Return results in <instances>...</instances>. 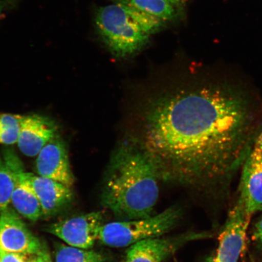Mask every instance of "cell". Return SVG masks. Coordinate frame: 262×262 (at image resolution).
I'll use <instances>...</instances> for the list:
<instances>
[{
    "instance_id": "6da1fadb",
    "label": "cell",
    "mask_w": 262,
    "mask_h": 262,
    "mask_svg": "<svg viewBox=\"0 0 262 262\" xmlns=\"http://www.w3.org/2000/svg\"><path fill=\"white\" fill-rule=\"evenodd\" d=\"M139 142L160 179L211 185L231 178L255 136L257 111L250 93L227 81L184 85L150 101Z\"/></svg>"
},
{
    "instance_id": "7a4b0ae2",
    "label": "cell",
    "mask_w": 262,
    "mask_h": 262,
    "mask_svg": "<svg viewBox=\"0 0 262 262\" xmlns=\"http://www.w3.org/2000/svg\"><path fill=\"white\" fill-rule=\"evenodd\" d=\"M160 176L139 141L117 147L107 167L103 205L130 220L150 217L159 198Z\"/></svg>"
},
{
    "instance_id": "3957f363",
    "label": "cell",
    "mask_w": 262,
    "mask_h": 262,
    "mask_svg": "<svg viewBox=\"0 0 262 262\" xmlns=\"http://www.w3.org/2000/svg\"><path fill=\"white\" fill-rule=\"evenodd\" d=\"M95 25L101 41L115 57L125 59L138 53L150 35L124 6L114 3L97 9Z\"/></svg>"
},
{
    "instance_id": "277c9868",
    "label": "cell",
    "mask_w": 262,
    "mask_h": 262,
    "mask_svg": "<svg viewBox=\"0 0 262 262\" xmlns=\"http://www.w3.org/2000/svg\"><path fill=\"white\" fill-rule=\"evenodd\" d=\"M181 215V209L172 206L149 217L111 222L102 225L98 239L109 247H129L146 239L161 236L174 227Z\"/></svg>"
},
{
    "instance_id": "5b68a950",
    "label": "cell",
    "mask_w": 262,
    "mask_h": 262,
    "mask_svg": "<svg viewBox=\"0 0 262 262\" xmlns=\"http://www.w3.org/2000/svg\"><path fill=\"white\" fill-rule=\"evenodd\" d=\"M3 158L14 167L18 175L37 196L45 215L58 212L73 199L71 188L62 183L40 176L26 172L24 165L11 149L3 150Z\"/></svg>"
},
{
    "instance_id": "8992f818",
    "label": "cell",
    "mask_w": 262,
    "mask_h": 262,
    "mask_svg": "<svg viewBox=\"0 0 262 262\" xmlns=\"http://www.w3.org/2000/svg\"><path fill=\"white\" fill-rule=\"evenodd\" d=\"M242 165L238 201L252 216L262 211V130L255 136Z\"/></svg>"
},
{
    "instance_id": "52a82bcc",
    "label": "cell",
    "mask_w": 262,
    "mask_h": 262,
    "mask_svg": "<svg viewBox=\"0 0 262 262\" xmlns=\"http://www.w3.org/2000/svg\"><path fill=\"white\" fill-rule=\"evenodd\" d=\"M251 217L238 201L229 212L219 234L218 248L215 253L216 262H238L246 248Z\"/></svg>"
},
{
    "instance_id": "ba28073f",
    "label": "cell",
    "mask_w": 262,
    "mask_h": 262,
    "mask_svg": "<svg viewBox=\"0 0 262 262\" xmlns=\"http://www.w3.org/2000/svg\"><path fill=\"white\" fill-rule=\"evenodd\" d=\"M102 220L100 212L88 213L55 223L49 231L71 247L88 250L98 238Z\"/></svg>"
},
{
    "instance_id": "9c48e42d",
    "label": "cell",
    "mask_w": 262,
    "mask_h": 262,
    "mask_svg": "<svg viewBox=\"0 0 262 262\" xmlns=\"http://www.w3.org/2000/svg\"><path fill=\"white\" fill-rule=\"evenodd\" d=\"M44 247L19 215L8 207L0 213V249L11 253L35 255Z\"/></svg>"
},
{
    "instance_id": "30bf717a",
    "label": "cell",
    "mask_w": 262,
    "mask_h": 262,
    "mask_svg": "<svg viewBox=\"0 0 262 262\" xmlns=\"http://www.w3.org/2000/svg\"><path fill=\"white\" fill-rule=\"evenodd\" d=\"M212 237L210 232H189L174 237H155L137 242L127 251L125 262H163L188 242Z\"/></svg>"
},
{
    "instance_id": "8fae6325",
    "label": "cell",
    "mask_w": 262,
    "mask_h": 262,
    "mask_svg": "<svg viewBox=\"0 0 262 262\" xmlns=\"http://www.w3.org/2000/svg\"><path fill=\"white\" fill-rule=\"evenodd\" d=\"M36 169L39 176L55 180L68 187L74 184L67 145L58 135L46 145L37 155Z\"/></svg>"
},
{
    "instance_id": "7c38bea8",
    "label": "cell",
    "mask_w": 262,
    "mask_h": 262,
    "mask_svg": "<svg viewBox=\"0 0 262 262\" xmlns=\"http://www.w3.org/2000/svg\"><path fill=\"white\" fill-rule=\"evenodd\" d=\"M57 136L58 126L53 120L40 115H29L23 116L16 143L24 155L34 157Z\"/></svg>"
},
{
    "instance_id": "4fadbf2b",
    "label": "cell",
    "mask_w": 262,
    "mask_h": 262,
    "mask_svg": "<svg viewBox=\"0 0 262 262\" xmlns=\"http://www.w3.org/2000/svg\"><path fill=\"white\" fill-rule=\"evenodd\" d=\"M5 161L16 178V185L11 198L13 206L24 217L32 222L38 221L43 215L40 202L31 188L19 178L14 167L6 160Z\"/></svg>"
},
{
    "instance_id": "5bb4252c",
    "label": "cell",
    "mask_w": 262,
    "mask_h": 262,
    "mask_svg": "<svg viewBox=\"0 0 262 262\" xmlns=\"http://www.w3.org/2000/svg\"><path fill=\"white\" fill-rule=\"evenodd\" d=\"M113 3L139 10L166 22L179 18L182 10L166 0H111Z\"/></svg>"
},
{
    "instance_id": "9a60e30c",
    "label": "cell",
    "mask_w": 262,
    "mask_h": 262,
    "mask_svg": "<svg viewBox=\"0 0 262 262\" xmlns=\"http://www.w3.org/2000/svg\"><path fill=\"white\" fill-rule=\"evenodd\" d=\"M55 260L56 262H103L104 258L96 251L57 244Z\"/></svg>"
},
{
    "instance_id": "2e32d148",
    "label": "cell",
    "mask_w": 262,
    "mask_h": 262,
    "mask_svg": "<svg viewBox=\"0 0 262 262\" xmlns=\"http://www.w3.org/2000/svg\"><path fill=\"white\" fill-rule=\"evenodd\" d=\"M23 116L0 113V145L17 143Z\"/></svg>"
},
{
    "instance_id": "e0dca14e",
    "label": "cell",
    "mask_w": 262,
    "mask_h": 262,
    "mask_svg": "<svg viewBox=\"0 0 262 262\" xmlns=\"http://www.w3.org/2000/svg\"><path fill=\"white\" fill-rule=\"evenodd\" d=\"M16 185V178L0 155V213L8 207Z\"/></svg>"
},
{
    "instance_id": "ac0fdd59",
    "label": "cell",
    "mask_w": 262,
    "mask_h": 262,
    "mask_svg": "<svg viewBox=\"0 0 262 262\" xmlns=\"http://www.w3.org/2000/svg\"><path fill=\"white\" fill-rule=\"evenodd\" d=\"M32 255L11 253L0 249V262H32Z\"/></svg>"
},
{
    "instance_id": "d6986e66",
    "label": "cell",
    "mask_w": 262,
    "mask_h": 262,
    "mask_svg": "<svg viewBox=\"0 0 262 262\" xmlns=\"http://www.w3.org/2000/svg\"><path fill=\"white\" fill-rule=\"evenodd\" d=\"M251 238L257 247L262 252V216L254 226Z\"/></svg>"
},
{
    "instance_id": "ffe728a7",
    "label": "cell",
    "mask_w": 262,
    "mask_h": 262,
    "mask_svg": "<svg viewBox=\"0 0 262 262\" xmlns=\"http://www.w3.org/2000/svg\"><path fill=\"white\" fill-rule=\"evenodd\" d=\"M32 262H52L47 248L42 247L39 253L33 255Z\"/></svg>"
},
{
    "instance_id": "44dd1931",
    "label": "cell",
    "mask_w": 262,
    "mask_h": 262,
    "mask_svg": "<svg viewBox=\"0 0 262 262\" xmlns=\"http://www.w3.org/2000/svg\"><path fill=\"white\" fill-rule=\"evenodd\" d=\"M166 1L171 3V4L176 6L177 8L183 11L187 0H166Z\"/></svg>"
},
{
    "instance_id": "7402d4cb",
    "label": "cell",
    "mask_w": 262,
    "mask_h": 262,
    "mask_svg": "<svg viewBox=\"0 0 262 262\" xmlns=\"http://www.w3.org/2000/svg\"><path fill=\"white\" fill-rule=\"evenodd\" d=\"M4 1L7 3L8 9H10L15 8L21 0H4Z\"/></svg>"
},
{
    "instance_id": "603a6c76",
    "label": "cell",
    "mask_w": 262,
    "mask_h": 262,
    "mask_svg": "<svg viewBox=\"0 0 262 262\" xmlns=\"http://www.w3.org/2000/svg\"><path fill=\"white\" fill-rule=\"evenodd\" d=\"M8 8L7 3L4 0H0V19L2 18L6 9Z\"/></svg>"
},
{
    "instance_id": "cb8c5ba5",
    "label": "cell",
    "mask_w": 262,
    "mask_h": 262,
    "mask_svg": "<svg viewBox=\"0 0 262 262\" xmlns=\"http://www.w3.org/2000/svg\"><path fill=\"white\" fill-rule=\"evenodd\" d=\"M205 262H216L215 253L212 254L206 258Z\"/></svg>"
}]
</instances>
